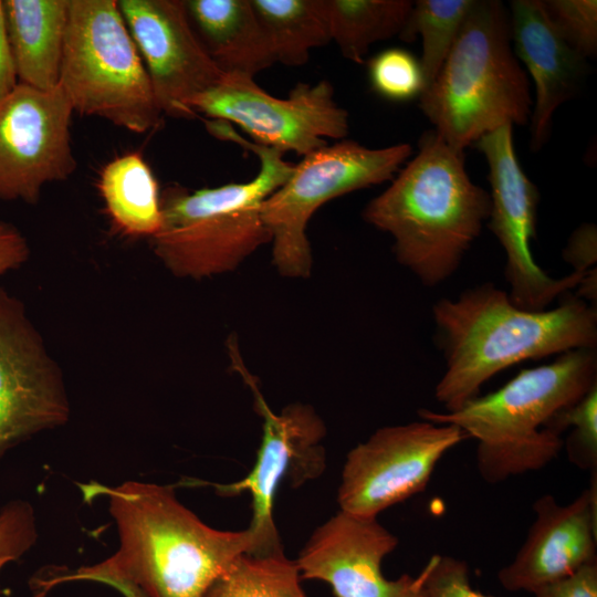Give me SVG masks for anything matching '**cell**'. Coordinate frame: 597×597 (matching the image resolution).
I'll list each match as a JSON object with an SVG mask.
<instances>
[{"mask_svg": "<svg viewBox=\"0 0 597 597\" xmlns=\"http://www.w3.org/2000/svg\"><path fill=\"white\" fill-rule=\"evenodd\" d=\"M18 84L13 60L7 35L2 0H0V100Z\"/></svg>", "mask_w": 597, "mask_h": 597, "instance_id": "34", "label": "cell"}, {"mask_svg": "<svg viewBox=\"0 0 597 597\" xmlns=\"http://www.w3.org/2000/svg\"><path fill=\"white\" fill-rule=\"evenodd\" d=\"M191 109L212 121L233 123L252 143L283 155H305L327 145L326 138L345 139L348 113L334 98L332 84L322 80L298 82L285 98L262 90L254 77L223 74L210 90L195 98Z\"/></svg>", "mask_w": 597, "mask_h": 597, "instance_id": "10", "label": "cell"}, {"mask_svg": "<svg viewBox=\"0 0 597 597\" xmlns=\"http://www.w3.org/2000/svg\"><path fill=\"white\" fill-rule=\"evenodd\" d=\"M490 208L489 192L467 174L463 153L430 130L418 154L366 205L363 219L392 237L398 263L436 286L459 269Z\"/></svg>", "mask_w": 597, "mask_h": 597, "instance_id": "3", "label": "cell"}, {"mask_svg": "<svg viewBox=\"0 0 597 597\" xmlns=\"http://www.w3.org/2000/svg\"><path fill=\"white\" fill-rule=\"evenodd\" d=\"M475 0H418L399 34L406 42L421 38L420 64L428 87L449 55ZM425 91V90H423Z\"/></svg>", "mask_w": 597, "mask_h": 597, "instance_id": "25", "label": "cell"}, {"mask_svg": "<svg viewBox=\"0 0 597 597\" xmlns=\"http://www.w3.org/2000/svg\"><path fill=\"white\" fill-rule=\"evenodd\" d=\"M534 597H597V562L536 588Z\"/></svg>", "mask_w": 597, "mask_h": 597, "instance_id": "31", "label": "cell"}, {"mask_svg": "<svg viewBox=\"0 0 597 597\" xmlns=\"http://www.w3.org/2000/svg\"><path fill=\"white\" fill-rule=\"evenodd\" d=\"M276 63L302 66L331 42L324 0H251Z\"/></svg>", "mask_w": 597, "mask_h": 597, "instance_id": "23", "label": "cell"}, {"mask_svg": "<svg viewBox=\"0 0 597 597\" xmlns=\"http://www.w3.org/2000/svg\"><path fill=\"white\" fill-rule=\"evenodd\" d=\"M228 349L231 366L249 386L254 409L262 418V440L255 463L244 478L228 484L198 481L211 485L220 495L250 493L252 519L248 528L254 537L252 554H265L283 548L273 516L274 498L281 483L286 481L298 488L321 476L326 469L322 444L326 428L308 405L292 404L279 413L272 411L233 338L228 341Z\"/></svg>", "mask_w": 597, "mask_h": 597, "instance_id": "9", "label": "cell"}, {"mask_svg": "<svg viewBox=\"0 0 597 597\" xmlns=\"http://www.w3.org/2000/svg\"><path fill=\"white\" fill-rule=\"evenodd\" d=\"M25 238L11 223L0 221V276L19 269L29 258Z\"/></svg>", "mask_w": 597, "mask_h": 597, "instance_id": "33", "label": "cell"}, {"mask_svg": "<svg viewBox=\"0 0 597 597\" xmlns=\"http://www.w3.org/2000/svg\"><path fill=\"white\" fill-rule=\"evenodd\" d=\"M32 505L24 500L10 501L0 510V570L23 556L36 542ZM0 597H9L0 587Z\"/></svg>", "mask_w": 597, "mask_h": 597, "instance_id": "29", "label": "cell"}, {"mask_svg": "<svg viewBox=\"0 0 597 597\" xmlns=\"http://www.w3.org/2000/svg\"><path fill=\"white\" fill-rule=\"evenodd\" d=\"M546 13L563 40L584 59L597 52V1L546 0Z\"/></svg>", "mask_w": 597, "mask_h": 597, "instance_id": "28", "label": "cell"}, {"mask_svg": "<svg viewBox=\"0 0 597 597\" xmlns=\"http://www.w3.org/2000/svg\"><path fill=\"white\" fill-rule=\"evenodd\" d=\"M545 428L559 434L565 429L572 428L567 440L563 442L569 461L580 469L596 471L597 386L591 388L576 404L554 415Z\"/></svg>", "mask_w": 597, "mask_h": 597, "instance_id": "26", "label": "cell"}, {"mask_svg": "<svg viewBox=\"0 0 597 597\" xmlns=\"http://www.w3.org/2000/svg\"><path fill=\"white\" fill-rule=\"evenodd\" d=\"M73 108L57 86L21 83L0 100V199L35 203L46 184L76 169L71 146Z\"/></svg>", "mask_w": 597, "mask_h": 597, "instance_id": "13", "label": "cell"}, {"mask_svg": "<svg viewBox=\"0 0 597 597\" xmlns=\"http://www.w3.org/2000/svg\"><path fill=\"white\" fill-rule=\"evenodd\" d=\"M368 75L373 90L394 102L420 96L426 86L420 61L401 48H390L373 56Z\"/></svg>", "mask_w": 597, "mask_h": 597, "instance_id": "27", "label": "cell"}, {"mask_svg": "<svg viewBox=\"0 0 597 597\" xmlns=\"http://www.w3.org/2000/svg\"><path fill=\"white\" fill-rule=\"evenodd\" d=\"M596 473L590 486L566 505L544 494L533 504L535 520L514 559L498 579L511 591L533 593L578 567L596 562Z\"/></svg>", "mask_w": 597, "mask_h": 597, "instance_id": "17", "label": "cell"}, {"mask_svg": "<svg viewBox=\"0 0 597 597\" xmlns=\"http://www.w3.org/2000/svg\"><path fill=\"white\" fill-rule=\"evenodd\" d=\"M331 41L341 54L357 64L365 61L370 45L401 33L412 1L324 0Z\"/></svg>", "mask_w": 597, "mask_h": 597, "instance_id": "22", "label": "cell"}, {"mask_svg": "<svg viewBox=\"0 0 597 597\" xmlns=\"http://www.w3.org/2000/svg\"><path fill=\"white\" fill-rule=\"evenodd\" d=\"M59 86L73 112L143 134L161 111L116 0H69Z\"/></svg>", "mask_w": 597, "mask_h": 597, "instance_id": "7", "label": "cell"}, {"mask_svg": "<svg viewBox=\"0 0 597 597\" xmlns=\"http://www.w3.org/2000/svg\"><path fill=\"white\" fill-rule=\"evenodd\" d=\"M295 561L283 548L245 553L209 587L203 597H307Z\"/></svg>", "mask_w": 597, "mask_h": 597, "instance_id": "24", "label": "cell"}, {"mask_svg": "<svg viewBox=\"0 0 597 597\" xmlns=\"http://www.w3.org/2000/svg\"><path fill=\"white\" fill-rule=\"evenodd\" d=\"M163 114L190 118L191 103L223 73L191 28L184 1L117 0Z\"/></svg>", "mask_w": 597, "mask_h": 597, "instance_id": "15", "label": "cell"}, {"mask_svg": "<svg viewBox=\"0 0 597 597\" xmlns=\"http://www.w3.org/2000/svg\"><path fill=\"white\" fill-rule=\"evenodd\" d=\"M532 106L507 10L498 0H475L437 77L420 95L422 113L450 148L463 153L502 126L527 124Z\"/></svg>", "mask_w": 597, "mask_h": 597, "instance_id": "6", "label": "cell"}, {"mask_svg": "<svg viewBox=\"0 0 597 597\" xmlns=\"http://www.w3.org/2000/svg\"><path fill=\"white\" fill-rule=\"evenodd\" d=\"M106 585L114 587L121 591L125 597H147L138 587L122 580H111Z\"/></svg>", "mask_w": 597, "mask_h": 597, "instance_id": "35", "label": "cell"}, {"mask_svg": "<svg viewBox=\"0 0 597 597\" xmlns=\"http://www.w3.org/2000/svg\"><path fill=\"white\" fill-rule=\"evenodd\" d=\"M188 17L223 74L254 77L275 61L251 0H186Z\"/></svg>", "mask_w": 597, "mask_h": 597, "instance_id": "19", "label": "cell"}, {"mask_svg": "<svg viewBox=\"0 0 597 597\" xmlns=\"http://www.w3.org/2000/svg\"><path fill=\"white\" fill-rule=\"evenodd\" d=\"M216 136L254 153L260 169L245 182L195 191L175 185L160 193L161 224L150 242L156 256L179 277L201 280L231 272L271 243L261 205L294 167L282 153L244 139L230 124H221Z\"/></svg>", "mask_w": 597, "mask_h": 597, "instance_id": "5", "label": "cell"}, {"mask_svg": "<svg viewBox=\"0 0 597 597\" xmlns=\"http://www.w3.org/2000/svg\"><path fill=\"white\" fill-rule=\"evenodd\" d=\"M597 232L595 224L586 223L577 228L565 248L564 259L574 271L596 275L590 268L596 264Z\"/></svg>", "mask_w": 597, "mask_h": 597, "instance_id": "32", "label": "cell"}, {"mask_svg": "<svg viewBox=\"0 0 597 597\" xmlns=\"http://www.w3.org/2000/svg\"><path fill=\"white\" fill-rule=\"evenodd\" d=\"M98 188L113 224L125 235L153 238L160 229V193L157 180L137 153L107 163Z\"/></svg>", "mask_w": 597, "mask_h": 597, "instance_id": "21", "label": "cell"}, {"mask_svg": "<svg viewBox=\"0 0 597 597\" xmlns=\"http://www.w3.org/2000/svg\"><path fill=\"white\" fill-rule=\"evenodd\" d=\"M596 377V349H574L549 364L521 370L496 391L455 411L422 409L419 416L453 425L476 439L478 471L484 481L499 483L540 470L558 455L564 441L545 426L597 386Z\"/></svg>", "mask_w": 597, "mask_h": 597, "instance_id": "4", "label": "cell"}, {"mask_svg": "<svg viewBox=\"0 0 597 597\" xmlns=\"http://www.w3.org/2000/svg\"><path fill=\"white\" fill-rule=\"evenodd\" d=\"M468 436L453 425L421 419L387 426L346 455L339 510L369 517L422 492L441 458Z\"/></svg>", "mask_w": 597, "mask_h": 597, "instance_id": "12", "label": "cell"}, {"mask_svg": "<svg viewBox=\"0 0 597 597\" xmlns=\"http://www.w3.org/2000/svg\"><path fill=\"white\" fill-rule=\"evenodd\" d=\"M18 83L49 91L59 86L69 0H2Z\"/></svg>", "mask_w": 597, "mask_h": 597, "instance_id": "20", "label": "cell"}, {"mask_svg": "<svg viewBox=\"0 0 597 597\" xmlns=\"http://www.w3.org/2000/svg\"><path fill=\"white\" fill-rule=\"evenodd\" d=\"M411 151L405 143L368 148L343 139L302 157L261 205L276 270L287 277H307L312 251L306 229L314 212L337 197L392 180Z\"/></svg>", "mask_w": 597, "mask_h": 597, "instance_id": "8", "label": "cell"}, {"mask_svg": "<svg viewBox=\"0 0 597 597\" xmlns=\"http://www.w3.org/2000/svg\"><path fill=\"white\" fill-rule=\"evenodd\" d=\"M474 145L489 166L491 208L488 227L506 254L509 298L519 308L545 311L557 296L596 275L573 271L554 279L533 259L531 241L536 235L540 192L520 166L513 126L505 125L485 134Z\"/></svg>", "mask_w": 597, "mask_h": 597, "instance_id": "11", "label": "cell"}, {"mask_svg": "<svg viewBox=\"0 0 597 597\" xmlns=\"http://www.w3.org/2000/svg\"><path fill=\"white\" fill-rule=\"evenodd\" d=\"M426 579V597H492L471 586L469 565L447 555H432Z\"/></svg>", "mask_w": 597, "mask_h": 597, "instance_id": "30", "label": "cell"}, {"mask_svg": "<svg viewBox=\"0 0 597 597\" xmlns=\"http://www.w3.org/2000/svg\"><path fill=\"white\" fill-rule=\"evenodd\" d=\"M82 490L108 499L119 547L102 563L39 578L38 597L74 580H122L147 597H203L239 556L254 551L248 527L221 531L205 524L179 502L174 485L127 481L85 484Z\"/></svg>", "mask_w": 597, "mask_h": 597, "instance_id": "1", "label": "cell"}, {"mask_svg": "<svg viewBox=\"0 0 597 597\" xmlns=\"http://www.w3.org/2000/svg\"><path fill=\"white\" fill-rule=\"evenodd\" d=\"M397 546L377 517L339 510L313 532L295 563L302 579L325 582L335 597H426L430 561L416 577H385L383 561Z\"/></svg>", "mask_w": 597, "mask_h": 597, "instance_id": "16", "label": "cell"}, {"mask_svg": "<svg viewBox=\"0 0 597 597\" xmlns=\"http://www.w3.org/2000/svg\"><path fill=\"white\" fill-rule=\"evenodd\" d=\"M513 51L528 71L535 101L530 117L531 148L547 142L555 111L578 91L586 74V59L573 50L553 27L542 0L510 3Z\"/></svg>", "mask_w": 597, "mask_h": 597, "instance_id": "18", "label": "cell"}, {"mask_svg": "<svg viewBox=\"0 0 597 597\" xmlns=\"http://www.w3.org/2000/svg\"><path fill=\"white\" fill-rule=\"evenodd\" d=\"M63 379L23 304L0 287V461L13 447L64 425Z\"/></svg>", "mask_w": 597, "mask_h": 597, "instance_id": "14", "label": "cell"}, {"mask_svg": "<svg viewBox=\"0 0 597 597\" xmlns=\"http://www.w3.org/2000/svg\"><path fill=\"white\" fill-rule=\"evenodd\" d=\"M446 370L436 399L452 412L479 396L482 385L512 365L574 349H596L597 310L569 296L552 310L519 308L492 283L441 298L432 306Z\"/></svg>", "mask_w": 597, "mask_h": 597, "instance_id": "2", "label": "cell"}]
</instances>
